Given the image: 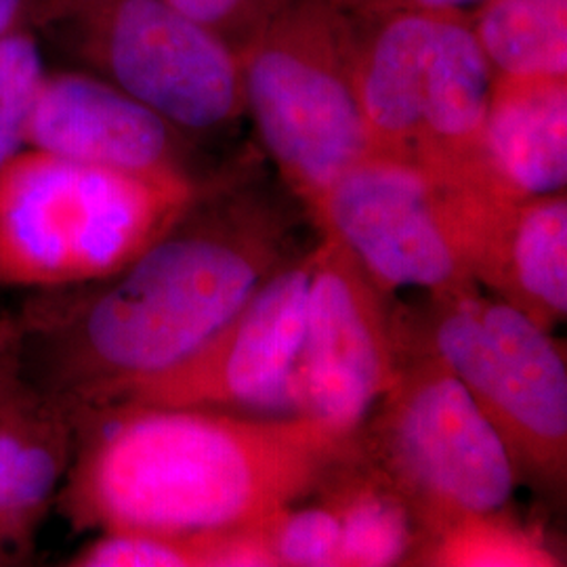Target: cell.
Masks as SVG:
<instances>
[{
    "mask_svg": "<svg viewBox=\"0 0 567 567\" xmlns=\"http://www.w3.org/2000/svg\"><path fill=\"white\" fill-rule=\"evenodd\" d=\"M486 156L492 179L513 200L566 192L567 76L494 74Z\"/></svg>",
    "mask_w": 567,
    "mask_h": 567,
    "instance_id": "2e32d148",
    "label": "cell"
},
{
    "mask_svg": "<svg viewBox=\"0 0 567 567\" xmlns=\"http://www.w3.org/2000/svg\"><path fill=\"white\" fill-rule=\"evenodd\" d=\"M311 494L328 503L339 519V567L398 566L412 559L421 538L414 515L360 444L326 471Z\"/></svg>",
    "mask_w": 567,
    "mask_h": 567,
    "instance_id": "e0dca14e",
    "label": "cell"
},
{
    "mask_svg": "<svg viewBox=\"0 0 567 567\" xmlns=\"http://www.w3.org/2000/svg\"><path fill=\"white\" fill-rule=\"evenodd\" d=\"M185 18L200 23L219 39L243 49L280 0H166Z\"/></svg>",
    "mask_w": 567,
    "mask_h": 567,
    "instance_id": "603a6c76",
    "label": "cell"
},
{
    "mask_svg": "<svg viewBox=\"0 0 567 567\" xmlns=\"http://www.w3.org/2000/svg\"><path fill=\"white\" fill-rule=\"evenodd\" d=\"M72 567H208L206 532L163 534L145 529H114L82 547Z\"/></svg>",
    "mask_w": 567,
    "mask_h": 567,
    "instance_id": "44dd1931",
    "label": "cell"
},
{
    "mask_svg": "<svg viewBox=\"0 0 567 567\" xmlns=\"http://www.w3.org/2000/svg\"><path fill=\"white\" fill-rule=\"evenodd\" d=\"M299 503L271 513L264 526L280 567H339L341 529L332 507L316 496V503Z\"/></svg>",
    "mask_w": 567,
    "mask_h": 567,
    "instance_id": "7402d4cb",
    "label": "cell"
},
{
    "mask_svg": "<svg viewBox=\"0 0 567 567\" xmlns=\"http://www.w3.org/2000/svg\"><path fill=\"white\" fill-rule=\"evenodd\" d=\"M404 343L398 377L360 426L358 444L402 494L421 543L461 517L507 507L519 475L454 372L405 334Z\"/></svg>",
    "mask_w": 567,
    "mask_h": 567,
    "instance_id": "8992f818",
    "label": "cell"
},
{
    "mask_svg": "<svg viewBox=\"0 0 567 567\" xmlns=\"http://www.w3.org/2000/svg\"><path fill=\"white\" fill-rule=\"evenodd\" d=\"M25 147L133 175H208L196 140L86 68L47 70Z\"/></svg>",
    "mask_w": 567,
    "mask_h": 567,
    "instance_id": "8fae6325",
    "label": "cell"
},
{
    "mask_svg": "<svg viewBox=\"0 0 567 567\" xmlns=\"http://www.w3.org/2000/svg\"><path fill=\"white\" fill-rule=\"evenodd\" d=\"M41 41L30 20L0 37V168L25 147L30 116L47 74Z\"/></svg>",
    "mask_w": 567,
    "mask_h": 567,
    "instance_id": "ffe728a7",
    "label": "cell"
},
{
    "mask_svg": "<svg viewBox=\"0 0 567 567\" xmlns=\"http://www.w3.org/2000/svg\"><path fill=\"white\" fill-rule=\"evenodd\" d=\"M492 84L494 70L475 42L466 11H444L426 65L412 163L452 187L505 196L487 166Z\"/></svg>",
    "mask_w": 567,
    "mask_h": 567,
    "instance_id": "7c38bea8",
    "label": "cell"
},
{
    "mask_svg": "<svg viewBox=\"0 0 567 567\" xmlns=\"http://www.w3.org/2000/svg\"><path fill=\"white\" fill-rule=\"evenodd\" d=\"M405 339L437 355L503 437L517 475L564 489L567 473V365L553 332L475 288L429 295L425 318Z\"/></svg>",
    "mask_w": 567,
    "mask_h": 567,
    "instance_id": "52a82bcc",
    "label": "cell"
},
{
    "mask_svg": "<svg viewBox=\"0 0 567 567\" xmlns=\"http://www.w3.org/2000/svg\"><path fill=\"white\" fill-rule=\"evenodd\" d=\"M412 564L437 567H557L559 553L543 529L501 511L466 515L426 536Z\"/></svg>",
    "mask_w": 567,
    "mask_h": 567,
    "instance_id": "d6986e66",
    "label": "cell"
},
{
    "mask_svg": "<svg viewBox=\"0 0 567 567\" xmlns=\"http://www.w3.org/2000/svg\"><path fill=\"white\" fill-rule=\"evenodd\" d=\"M25 383V344L20 316H0V419Z\"/></svg>",
    "mask_w": 567,
    "mask_h": 567,
    "instance_id": "cb8c5ba5",
    "label": "cell"
},
{
    "mask_svg": "<svg viewBox=\"0 0 567 567\" xmlns=\"http://www.w3.org/2000/svg\"><path fill=\"white\" fill-rule=\"evenodd\" d=\"M473 280L529 320L555 330L567 316L566 192L511 204L492 225Z\"/></svg>",
    "mask_w": 567,
    "mask_h": 567,
    "instance_id": "9a60e30c",
    "label": "cell"
},
{
    "mask_svg": "<svg viewBox=\"0 0 567 567\" xmlns=\"http://www.w3.org/2000/svg\"><path fill=\"white\" fill-rule=\"evenodd\" d=\"M74 446L70 404L28 379L0 419V566L18 561L32 545Z\"/></svg>",
    "mask_w": 567,
    "mask_h": 567,
    "instance_id": "5bb4252c",
    "label": "cell"
},
{
    "mask_svg": "<svg viewBox=\"0 0 567 567\" xmlns=\"http://www.w3.org/2000/svg\"><path fill=\"white\" fill-rule=\"evenodd\" d=\"M511 198L433 179L419 164L368 154L307 208L311 221L393 295L475 288L471 252L492 210Z\"/></svg>",
    "mask_w": 567,
    "mask_h": 567,
    "instance_id": "ba28073f",
    "label": "cell"
},
{
    "mask_svg": "<svg viewBox=\"0 0 567 567\" xmlns=\"http://www.w3.org/2000/svg\"><path fill=\"white\" fill-rule=\"evenodd\" d=\"M351 42L353 20L337 0H280L238 51L246 114L305 210L372 154Z\"/></svg>",
    "mask_w": 567,
    "mask_h": 567,
    "instance_id": "277c9868",
    "label": "cell"
},
{
    "mask_svg": "<svg viewBox=\"0 0 567 567\" xmlns=\"http://www.w3.org/2000/svg\"><path fill=\"white\" fill-rule=\"evenodd\" d=\"M30 20V0H0V37Z\"/></svg>",
    "mask_w": 567,
    "mask_h": 567,
    "instance_id": "484cf974",
    "label": "cell"
},
{
    "mask_svg": "<svg viewBox=\"0 0 567 567\" xmlns=\"http://www.w3.org/2000/svg\"><path fill=\"white\" fill-rule=\"evenodd\" d=\"M221 175H133L23 147L0 168V286L100 282L179 224Z\"/></svg>",
    "mask_w": 567,
    "mask_h": 567,
    "instance_id": "3957f363",
    "label": "cell"
},
{
    "mask_svg": "<svg viewBox=\"0 0 567 567\" xmlns=\"http://www.w3.org/2000/svg\"><path fill=\"white\" fill-rule=\"evenodd\" d=\"M290 221L224 173L182 221L118 274L47 290L20 316L25 374L86 405L189 358L290 259Z\"/></svg>",
    "mask_w": 567,
    "mask_h": 567,
    "instance_id": "6da1fadb",
    "label": "cell"
},
{
    "mask_svg": "<svg viewBox=\"0 0 567 567\" xmlns=\"http://www.w3.org/2000/svg\"><path fill=\"white\" fill-rule=\"evenodd\" d=\"M313 248L288 259L243 309L189 358L121 386L95 405H168L292 412V377L303 339ZM72 405V404H70Z\"/></svg>",
    "mask_w": 567,
    "mask_h": 567,
    "instance_id": "30bf717a",
    "label": "cell"
},
{
    "mask_svg": "<svg viewBox=\"0 0 567 567\" xmlns=\"http://www.w3.org/2000/svg\"><path fill=\"white\" fill-rule=\"evenodd\" d=\"M498 76H567V0H482L466 11Z\"/></svg>",
    "mask_w": 567,
    "mask_h": 567,
    "instance_id": "ac0fdd59",
    "label": "cell"
},
{
    "mask_svg": "<svg viewBox=\"0 0 567 567\" xmlns=\"http://www.w3.org/2000/svg\"><path fill=\"white\" fill-rule=\"evenodd\" d=\"M353 18H370L398 11H468L482 0H337Z\"/></svg>",
    "mask_w": 567,
    "mask_h": 567,
    "instance_id": "d4e9b609",
    "label": "cell"
},
{
    "mask_svg": "<svg viewBox=\"0 0 567 567\" xmlns=\"http://www.w3.org/2000/svg\"><path fill=\"white\" fill-rule=\"evenodd\" d=\"M402 313L343 244L322 236L305 303L292 412L358 433L404 358Z\"/></svg>",
    "mask_w": 567,
    "mask_h": 567,
    "instance_id": "9c48e42d",
    "label": "cell"
},
{
    "mask_svg": "<svg viewBox=\"0 0 567 567\" xmlns=\"http://www.w3.org/2000/svg\"><path fill=\"white\" fill-rule=\"evenodd\" d=\"M72 408L76 446L60 507L79 532L196 534L301 503L358 433L303 414L168 405Z\"/></svg>",
    "mask_w": 567,
    "mask_h": 567,
    "instance_id": "7a4b0ae2",
    "label": "cell"
},
{
    "mask_svg": "<svg viewBox=\"0 0 567 567\" xmlns=\"http://www.w3.org/2000/svg\"><path fill=\"white\" fill-rule=\"evenodd\" d=\"M442 13L351 16V79L372 154L412 161L426 65Z\"/></svg>",
    "mask_w": 567,
    "mask_h": 567,
    "instance_id": "4fadbf2b",
    "label": "cell"
},
{
    "mask_svg": "<svg viewBox=\"0 0 567 567\" xmlns=\"http://www.w3.org/2000/svg\"><path fill=\"white\" fill-rule=\"evenodd\" d=\"M30 21L196 142L246 114L236 49L166 0H30Z\"/></svg>",
    "mask_w": 567,
    "mask_h": 567,
    "instance_id": "5b68a950",
    "label": "cell"
}]
</instances>
